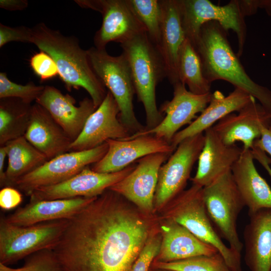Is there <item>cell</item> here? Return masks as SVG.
Wrapping results in <instances>:
<instances>
[{"mask_svg": "<svg viewBox=\"0 0 271 271\" xmlns=\"http://www.w3.org/2000/svg\"><path fill=\"white\" fill-rule=\"evenodd\" d=\"M44 88V86L37 85L33 82L25 85L17 84L10 80L6 73H0V98H17L31 104L36 101Z\"/></svg>", "mask_w": 271, "mask_h": 271, "instance_id": "obj_33", "label": "cell"}, {"mask_svg": "<svg viewBox=\"0 0 271 271\" xmlns=\"http://www.w3.org/2000/svg\"><path fill=\"white\" fill-rule=\"evenodd\" d=\"M32 106L17 98H0V146L24 136Z\"/></svg>", "mask_w": 271, "mask_h": 271, "instance_id": "obj_29", "label": "cell"}, {"mask_svg": "<svg viewBox=\"0 0 271 271\" xmlns=\"http://www.w3.org/2000/svg\"><path fill=\"white\" fill-rule=\"evenodd\" d=\"M161 234L155 232L149 238L136 261L131 271H149L152 262L158 254L161 243Z\"/></svg>", "mask_w": 271, "mask_h": 271, "instance_id": "obj_35", "label": "cell"}, {"mask_svg": "<svg viewBox=\"0 0 271 271\" xmlns=\"http://www.w3.org/2000/svg\"><path fill=\"white\" fill-rule=\"evenodd\" d=\"M156 269H155V270H150L149 271H171V270H164V269H157V268H156Z\"/></svg>", "mask_w": 271, "mask_h": 271, "instance_id": "obj_43", "label": "cell"}, {"mask_svg": "<svg viewBox=\"0 0 271 271\" xmlns=\"http://www.w3.org/2000/svg\"><path fill=\"white\" fill-rule=\"evenodd\" d=\"M108 148L105 142L92 149L69 151L60 155L19 179L14 186L29 196L37 188L63 182L98 162L106 153Z\"/></svg>", "mask_w": 271, "mask_h": 271, "instance_id": "obj_10", "label": "cell"}, {"mask_svg": "<svg viewBox=\"0 0 271 271\" xmlns=\"http://www.w3.org/2000/svg\"><path fill=\"white\" fill-rule=\"evenodd\" d=\"M163 19L157 46L164 62L166 77L173 85L180 82L178 69L180 50L186 39L179 0H161Z\"/></svg>", "mask_w": 271, "mask_h": 271, "instance_id": "obj_21", "label": "cell"}, {"mask_svg": "<svg viewBox=\"0 0 271 271\" xmlns=\"http://www.w3.org/2000/svg\"><path fill=\"white\" fill-rule=\"evenodd\" d=\"M109 189L68 219L53 249L63 271H131L153 221Z\"/></svg>", "mask_w": 271, "mask_h": 271, "instance_id": "obj_1", "label": "cell"}, {"mask_svg": "<svg viewBox=\"0 0 271 271\" xmlns=\"http://www.w3.org/2000/svg\"><path fill=\"white\" fill-rule=\"evenodd\" d=\"M83 8L91 9L99 12L102 24L95 33L94 47L104 49L111 42L121 44L138 35L146 32L137 19L126 0H75Z\"/></svg>", "mask_w": 271, "mask_h": 271, "instance_id": "obj_12", "label": "cell"}, {"mask_svg": "<svg viewBox=\"0 0 271 271\" xmlns=\"http://www.w3.org/2000/svg\"><path fill=\"white\" fill-rule=\"evenodd\" d=\"M31 43L48 54L55 62L59 75L68 91L84 88L97 108L107 91L91 66L87 51L82 49L78 39L65 36L41 22L32 28Z\"/></svg>", "mask_w": 271, "mask_h": 271, "instance_id": "obj_3", "label": "cell"}, {"mask_svg": "<svg viewBox=\"0 0 271 271\" xmlns=\"http://www.w3.org/2000/svg\"><path fill=\"white\" fill-rule=\"evenodd\" d=\"M8 158L6 170V186L14 187L22 177L36 170L48 159L24 136L8 142L5 146Z\"/></svg>", "mask_w": 271, "mask_h": 271, "instance_id": "obj_28", "label": "cell"}, {"mask_svg": "<svg viewBox=\"0 0 271 271\" xmlns=\"http://www.w3.org/2000/svg\"><path fill=\"white\" fill-rule=\"evenodd\" d=\"M32 28L24 26L11 27L0 23V47L11 42L31 43Z\"/></svg>", "mask_w": 271, "mask_h": 271, "instance_id": "obj_37", "label": "cell"}, {"mask_svg": "<svg viewBox=\"0 0 271 271\" xmlns=\"http://www.w3.org/2000/svg\"><path fill=\"white\" fill-rule=\"evenodd\" d=\"M253 98L252 96L238 88H235L227 96L216 90L212 93L207 107L191 124L175 134L171 144L176 149L185 139L204 133L225 116L234 111L238 112Z\"/></svg>", "mask_w": 271, "mask_h": 271, "instance_id": "obj_26", "label": "cell"}, {"mask_svg": "<svg viewBox=\"0 0 271 271\" xmlns=\"http://www.w3.org/2000/svg\"><path fill=\"white\" fill-rule=\"evenodd\" d=\"M254 160L251 150L242 149L231 169L249 216L262 209H271V189L256 170Z\"/></svg>", "mask_w": 271, "mask_h": 271, "instance_id": "obj_23", "label": "cell"}, {"mask_svg": "<svg viewBox=\"0 0 271 271\" xmlns=\"http://www.w3.org/2000/svg\"><path fill=\"white\" fill-rule=\"evenodd\" d=\"M181 19L186 37L192 43L197 37L202 26L209 22L218 23L227 32L236 35L238 57L242 54L246 36L245 17L248 16L243 1L232 0L224 6L213 4L209 0H179Z\"/></svg>", "mask_w": 271, "mask_h": 271, "instance_id": "obj_8", "label": "cell"}, {"mask_svg": "<svg viewBox=\"0 0 271 271\" xmlns=\"http://www.w3.org/2000/svg\"><path fill=\"white\" fill-rule=\"evenodd\" d=\"M254 159L256 160L265 169L270 177L271 180V168L269 166L271 160L264 151L255 147L251 149Z\"/></svg>", "mask_w": 271, "mask_h": 271, "instance_id": "obj_40", "label": "cell"}, {"mask_svg": "<svg viewBox=\"0 0 271 271\" xmlns=\"http://www.w3.org/2000/svg\"><path fill=\"white\" fill-rule=\"evenodd\" d=\"M271 116L254 98L238 111L230 113L212 126L223 142L227 145L237 142L243 149L251 150L254 141L260 136L262 125H269Z\"/></svg>", "mask_w": 271, "mask_h": 271, "instance_id": "obj_18", "label": "cell"}, {"mask_svg": "<svg viewBox=\"0 0 271 271\" xmlns=\"http://www.w3.org/2000/svg\"><path fill=\"white\" fill-rule=\"evenodd\" d=\"M106 142L108 147L106 153L91 168L98 173L117 172L148 155L158 153L172 155L176 150L171 144L153 135L126 140L109 139Z\"/></svg>", "mask_w": 271, "mask_h": 271, "instance_id": "obj_17", "label": "cell"}, {"mask_svg": "<svg viewBox=\"0 0 271 271\" xmlns=\"http://www.w3.org/2000/svg\"><path fill=\"white\" fill-rule=\"evenodd\" d=\"M0 271H63L53 249H45L29 256L24 265L14 268L0 263Z\"/></svg>", "mask_w": 271, "mask_h": 271, "instance_id": "obj_34", "label": "cell"}, {"mask_svg": "<svg viewBox=\"0 0 271 271\" xmlns=\"http://www.w3.org/2000/svg\"><path fill=\"white\" fill-rule=\"evenodd\" d=\"M136 166L137 162L121 171L110 173H98L87 166L63 182L34 190L29 195L30 200L98 197L128 175Z\"/></svg>", "mask_w": 271, "mask_h": 271, "instance_id": "obj_14", "label": "cell"}, {"mask_svg": "<svg viewBox=\"0 0 271 271\" xmlns=\"http://www.w3.org/2000/svg\"><path fill=\"white\" fill-rule=\"evenodd\" d=\"M36 103L45 108L73 142L82 131L88 117L96 109L92 100L86 97L76 106L68 94L47 85Z\"/></svg>", "mask_w": 271, "mask_h": 271, "instance_id": "obj_19", "label": "cell"}, {"mask_svg": "<svg viewBox=\"0 0 271 271\" xmlns=\"http://www.w3.org/2000/svg\"><path fill=\"white\" fill-rule=\"evenodd\" d=\"M203 194L207 213L218 234L231 249L241 253L243 244L239 237L237 220L245 205L231 170L203 187Z\"/></svg>", "mask_w": 271, "mask_h": 271, "instance_id": "obj_9", "label": "cell"}, {"mask_svg": "<svg viewBox=\"0 0 271 271\" xmlns=\"http://www.w3.org/2000/svg\"><path fill=\"white\" fill-rule=\"evenodd\" d=\"M173 86V97L164 102L160 112L165 114L161 122L150 129L136 133L123 140L146 135H153L171 144L175 134L182 126L189 125L209 104L212 93L195 94L188 90L186 85L179 82Z\"/></svg>", "mask_w": 271, "mask_h": 271, "instance_id": "obj_13", "label": "cell"}, {"mask_svg": "<svg viewBox=\"0 0 271 271\" xmlns=\"http://www.w3.org/2000/svg\"><path fill=\"white\" fill-rule=\"evenodd\" d=\"M130 8L145 28L152 42L160 43L163 19L161 0H126Z\"/></svg>", "mask_w": 271, "mask_h": 271, "instance_id": "obj_31", "label": "cell"}, {"mask_svg": "<svg viewBox=\"0 0 271 271\" xmlns=\"http://www.w3.org/2000/svg\"><path fill=\"white\" fill-rule=\"evenodd\" d=\"M89 60L94 72L107 88L117 103L119 119L131 135L144 131L136 116L133 105L136 93L130 69L122 53L119 56L110 55L106 49L92 47L87 50Z\"/></svg>", "mask_w": 271, "mask_h": 271, "instance_id": "obj_6", "label": "cell"}, {"mask_svg": "<svg viewBox=\"0 0 271 271\" xmlns=\"http://www.w3.org/2000/svg\"><path fill=\"white\" fill-rule=\"evenodd\" d=\"M7 154L5 146L0 147V186L4 188L6 186V175L5 171V163Z\"/></svg>", "mask_w": 271, "mask_h": 271, "instance_id": "obj_42", "label": "cell"}, {"mask_svg": "<svg viewBox=\"0 0 271 271\" xmlns=\"http://www.w3.org/2000/svg\"><path fill=\"white\" fill-rule=\"evenodd\" d=\"M253 147L264 151L271 157V122L268 125L261 126L260 136L254 141Z\"/></svg>", "mask_w": 271, "mask_h": 271, "instance_id": "obj_39", "label": "cell"}, {"mask_svg": "<svg viewBox=\"0 0 271 271\" xmlns=\"http://www.w3.org/2000/svg\"><path fill=\"white\" fill-rule=\"evenodd\" d=\"M132 75L136 93L144 107L146 116L145 130L154 128L164 118L156 102L158 84L166 77L164 62L157 47L146 32L120 44Z\"/></svg>", "mask_w": 271, "mask_h": 271, "instance_id": "obj_4", "label": "cell"}, {"mask_svg": "<svg viewBox=\"0 0 271 271\" xmlns=\"http://www.w3.org/2000/svg\"><path fill=\"white\" fill-rule=\"evenodd\" d=\"M153 266L171 271H232L218 252L168 262L154 261Z\"/></svg>", "mask_w": 271, "mask_h": 271, "instance_id": "obj_32", "label": "cell"}, {"mask_svg": "<svg viewBox=\"0 0 271 271\" xmlns=\"http://www.w3.org/2000/svg\"><path fill=\"white\" fill-rule=\"evenodd\" d=\"M204 143V133L185 139L161 167L154 196V209L165 207L184 190Z\"/></svg>", "mask_w": 271, "mask_h": 271, "instance_id": "obj_11", "label": "cell"}, {"mask_svg": "<svg viewBox=\"0 0 271 271\" xmlns=\"http://www.w3.org/2000/svg\"><path fill=\"white\" fill-rule=\"evenodd\" d=\"M204 135V143L198 159L197 172L191 179L193 184L202 187L231 170L242 151L235 144H224L212 127L206 129Z\"/></svg>", "mask_w": 271, "mask_h": 271, "instance_id": "obj_20", "label": "cell"}, {"mask_svg": "<svg viewBox=\"0 0 271 271\" xmlns=\"http://www.w3.org/2000/svg\"><path fill=\"white\" fill-rule=\"evenodd\" d=\"M120 110L111 93L88 117L79 136L72 143L70 151L95 148L109 139L123 140L131 136L119 119Z\"/></svg>", "mask_w": 271, "mask_h": 271, "instance_id": "obj_16", "label": "cell"}, {"mask_svg": "<svg viewBox=\"0 0 271 271\" xmlns=\"http://www.w3.org/2000/svg\"><path fill=\"white\" fill-rule=\"evenodd\" d=\"M28 6L27 0H0V7L7 11H22Z\"/></svg>", "mask_w": 271, "mask_h": 271, "instance_id": "obj_41", "label": "cell"}, {"mask_svg": "<svg viewBox=\"0 0 271 271\" xmlns=\"http://www.w3.org/2000/svg\"><path fill=\"white\" fill-rule=\"evenodd\" d=\"M30 64L34 73L41 81L50 79L59 75L55 62L44 51H40L34 54L30 59Z\"/></svg>", "mask_w": 271, "mask_h": 271, "instance_id": "obj_36", "label": "cell"}, {"mask_svg": "<svg viewBox=\"0 0 271 271\" xmlns=\"http://www.w3.org/2000/svg\"><path fill=\"white\" fill-rule=\"evenodd\" d=\"M24 137L48 160L69 152L73 142L48 111L37 103L32 106Z\"/></svg>", "mask_w": 271, "mask_h": 271, "instance_id": "obj_22", "label": "cell"}, {"mask_svg": "<svg viewBox=\"0 0 271 271\" xmlns=\"http://www.w3.org/2000/svg\"><path fill=\"white\" fill-rule=\"evenodd\" d=\"M68 219L18 226L0 220V263L8 265L38 251L53 249L59 242Z\"/></svg>", "mask_w": 271, "mask_h": 271, "instance_id": "obj_7", "label": "cell"}, {"mask_svg": "<svg viewBox=\"0 0 271 271\" xmlns=\"http://www.w3.org/2000/svg\"><path fill=\"white\" fill-rule=\"evenodd\" d=\"M270 271H271V269H270Z\"/></svg>", "mask_w": 271, "mask_h": 271, "instance_id": "obj_44", "label": "cell"}, {"mask_svg": "<svg viewBox=\"0 0 271 271\" xmlns=\"http://www.w3.org/2000/svg\"><path fill=\"white\" fill-rule=\"evenodd\" d=\"M23 201L21 193L13 187H5L0 191V207L5 210L17 207Z\"/></svg>", "mask_w": 271, "mask_h": 271, "instance_id": "obj_38", "label": "cell"}, {"mask_svg": "<svg viewBox=\"0 0 271 271\" xmlns=\"http://www.w3.org/2000/svg\"><path fill=\"white\" fill-rule=\"evenodd\" d=\"M165 207L164 218L181 224L197 238L214 246L232 271H242L241 253L225 244L209 217L204 202L203 187L193 184Z\"/></svg>", "mask_w": 271, "mask_h": 271, "instance_id": "obj_5", "label": "cell"}, {"mask_svg": "<svg viewBox=\"0 0 271 271\" xmlns=\"http://www.w3.org/2000/svg\"><path fill=\"white\" fill-rule=\"evenodd\" d=\"M171 155L158 153L140 159L132 171L108 189L123 196L143 212L152 213L159 170Z\"/></svg>", "mask_w": 271, "mask_h": 271, "instance_id": "obj_15", "label": "cell"}, {"mask_svg": "<svg viewBox=\"0 0 271 271\" xmlns=\"http://www.w3.org/2000/svg\"><path fill=\"white\" fill-rule=\"evenodd\" d=\"M227 32L217 22L203 24L192 43L201 59L204 75L210 82L223 80L252 96L271 116V91L254 81L232 49Z\"/></svg>", "mask_w": 271, "mask_h": 271, "instance_id": "obj_2", "label": "cell"}, {"mask_svg": "<svg viewBox=\"0 0 271 271\" xmlns=\"http://www.w3.org/2000/svg\"><path fill=\"white\" fill-rule=\"evenodd\" d=\"M243 231L244 260L250 271H270L271 209L249 216Z\"/></svg>", "mask_w": 271, "mask_h": 271, "instance_id": "obj_27", "label": "cell"}, {"mask_svg": "<svg viewBox=\"0 0 271 271\" xmlns=\"http://www.w3.org/2000/svg\"><path fill=\"white\" fill-rule=\"evenodd\" d=\"M96 197L30 200L25 206L3 218L9 223L24 226L50 221L69 219Z\"/></svg>", "mask_w": 271, "mask_h": 271, "instance_id": "obj_24", "label": "cell"}, {"mask_svg": "<svg viewBox=\"0 0 271 271\" xmlns=\"http://www.w3.org/2000/svg\"><path fill=\"white\" fill-rule=\"evenodd\" d=\"M160 230V248L154 261L168 262L218 252L214 246L200 240L171 219L164 218Z\"/></svg>", "mask_w": 271, "mask_h": 271, "instance_id": "obj_25", "label": "cell"}, {"mask_svg": "<svg viewBox=\"0 0 271 271\" xmlns=\"http://www.w3.org/2000/svg\"><path fill=\"white\" fill-rule=\"evenodd\" d=\"M178 73L180 82L198 95L210 92L211 83L205 77L200 57L191 42L186 39L181 47Z\"/></svg>", "mask_w": 271, "mask_h": 271, "instance_id": "obj_30", "label": "cell"}]
</instances>
